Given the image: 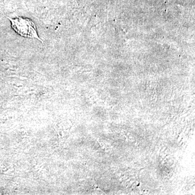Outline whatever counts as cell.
<instances>
[{
  "label": "cell",
  "mask_w": 195,
  "mask_h": 195,
  "mask_svg": "<svg viewBox=\"0 0 195 195\" xmlns=\"http://www.w3.org/2000/svg\"><path fill=\"white\" fill-rule=\"evenodd\" d=\"M8 18L12 22L13 28L18 34L24 37L37 38L41 41L38 35L35 25L32 20L22 18Z\"/></svg>",
  "instance_id": "obj_1"
}]
</instances>
